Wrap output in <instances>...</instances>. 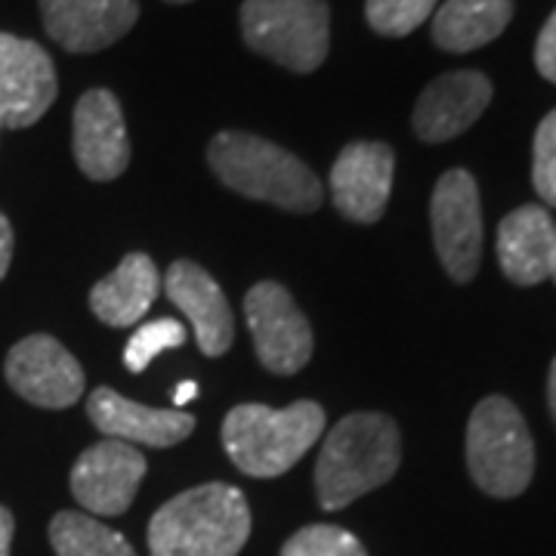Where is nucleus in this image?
<instances>
[{
    "label": "nucleus",
    "mask_w": 556,
    "mask_h": 556,
    "mask_svg": "<svg viewBox=\"0 0 556 556\" xmlns=\"http://www.w3.org/2000/svg\"><path fill=\"white\" fill-rule=\"evenodd\" d=\"M551 278L556 281V248H554V263H551Z\"/></svg>",
    "instance_id": "obj_31"
},
{
    "label": "nucleus",
    "mask_w": 556,
    "mask_h": 556,
    "mask_svg": "<svg viewBox=\"0 0 556 556\" xmlns=\"http://www.w3.org/2000/svg\"><path fill=\"white\" fill-rule=\"evenodd\" d=\"M43 31L68 53H97L139 20L137 0H38Z\"/></svg>",
    "instance_id": "obj_14"
},
{
    "label": "nucleus",
    "mask_w": 556,
    "mask_h": 556,
    "mask_svg": "<svg viewBox=\"0 0 556 556\" xmlns=\"http://www.w3.org/2000/svg\"><path fill=\"white\" fill-rule=\"evenodd\" d=\"M142 477L146 457L139 448L118 439H102L75 460L72 495L97 517H121L134 504Z\"/></svg>",
    "instance_id": "obj_11"
},
{
    "label": "nucleus",
    "mask_w": 556,
    "mask_h": 556,
    "mask_svg": "<svg viewBox=\"0 0 556 556\" xmlns=\"http://www.w3.org/2000/svg\"><path fill=\"white\" fill-rule=\"evenodd\" d=\"M467 467L485 495L517 497L535 473V445L519 408L504 396L479 402L467 424Z\"/></svg>",
    "instance_id": "obj_5"
},
{
    "label": "nucleus",
    "mask_w": 556,
    "mask_h": 556,
    "mask_svg": "<svg viewBox=\"0 0 556 556\" xmlns=\"http://www.w3.org/2000/svg\"><path fill=\"white\" fill-rule=\"evenodd\" d=\"M514 0H445L433 16V43L445 53H470L504 35Z\"/></svg>",
    "instance_id": "obj_20"
},
{
    "label": "nucleus",
    "mask_w": 556,
    "mask_h": 556,
    "mask_svg": "<svg viewBox=\"0 0 556 556\" xmlns=\"http://www.w3.org/2000/svg\"><path fill=\"white\" fill-rule=\"evenodd\" d=\"M402 439L393 417L356 412L334 424L316 460V495L321 510H343L356 497L396 477Z\"/></svg>",
    "instance_id": "obj_1"
},
{
    "label": "nucleus",
    "mask_w": 556,
    "mask_h": 556,
    "mask_svg": "<svg viewBox=\"0 0 556 556\" xmlns=\"http://www.w3.org/2000/svg\"><path fill=\"white\" fill-rule=\"evenodd\" d=\"M207 164L232 192L281 211L313 214L325 201L321 179L298 155L244 130H223L211 139Z\"/></svg>",
    "instance_id": "obj_3"
},
{
    "label": "nucleus",
    "mask_w": 556,
    "mask_h": 556,
    "mask_svg": "<svg viewBox=\"0 0 556 556\" xmlns=\"http://www.w3.org/2000/svg\"><path fill=\"white\" fill-rule=\"evenodd\" d=\"M492 102V80L482 72H445L433 84H427V90L417 97L415 124L417 139L424 142H448L460 137L464 130H470L482 112Z\"/></svg>",
    "instance_id": "obj_15"
},
{
    "label": "nucleus",
    "mask_w": 556,
    "mask_h": 556,
    "mask_svg": "<svg viewBox=\"0 0 556 556\" xmlns=\"http://www.w3.org/2000/svg\"><path fill=\"white\" fill-rule=\"evenodd\" d=\"M164 291L170 303L182 316L189 318L199 350L204 356H223L232 346V309L214 278L201 269L192 260H177L167 276H164Z\"/></svg>",
    "instance_id": "obj_17"
},
{
    "label": "nucleus",
    "mask_w": 556,
    "mask_h": 556,
    "mask_svg": "<svg viewBox=\"0 0 556 556\" xmlns=\"http://www.w3.org/2000/svg\"><path fill=\"white\" fill-rule=\"evenodd\" d=\"M281 556H368L362 541L340 526H306L291 535Z\"/></svg>",
    "instance_id": "obj_24"
},
{
    "label": "nucleus",
    "mask_w": 556,
    "mask_h": 556,
    "mask_svg": "<svg viewBox=\"0 0 556 556\" xmlns=\"http://www.w3.org/2000/svg\"><path fill=\"white\" fill-rule=\"evenodd\" d=\"M13 393L38 408H72L84 393V368L60 340L50 334L22 338L3 362Z\"/></svg>",
    "instance_id": "obj_9"
},
{
    "label": "nucleus",
    "mask_w": 556,
    "mask_h": 556,
    "mask_svg": "<svg viewBox=\"0 0 556 556\" xmlns=\"http://www.w3.org/2000/svg\"><path fill=\"white\" fill-rule=\"evenodd\" d=\"M195 396H199V383H192V380L179 383L177 390H174V402H177L179 412H182V405H186V402H192Z\"/></svg>",
    "instance_id": "obj_29"
},
{
    "label": "nucleus",
    "mask_w": 556,
    "mask_h": 556,
    "mask_svg": "<svg viewBox=\"0 0 556 556\" xmlns=\"http://www.w3.org/2000/svg\"><path fill=\"white\" fill-rule=\"evenodd\" d=\"M535 65L541 72V78H547L556 84V10L551 13V20L544 22L541 35L535 43Z\"/></svg>",
    "instance_id": "obj_26"
},
{
    "label": "nucleus",
    "mask_w": 556,
    "mask_h": 556,
    "mask_svg": "<svg viewBox=\"0 0 556 556\" xmlns=\"http://www.w3.org/2000/svg\"><path fill=\"white\" fill-rule=\"evenodd\" d=\"M241 35L260 56L309 75L328 60L331 47L328 0H244Z\"/></svg>",
    "instance_id": "obj_6"
},
{
    "label": "nucleus",
    "mask_w": 556,
    "mask_h": 556,
    "mask_svg": "<svg viewBox=\"0 0 556 556\" xmlns=\"http://www.w3.org/2000/svg\"><path fill=\"white\" fill-rule=\"evenodd\" d=\"M10 260H13V226H10V219L0 214V281L10 269Z\"/></svg>",
    "instance_id": "obj_27"
},
{
    "label": "nucleus",
    "mask_w": 556,
    "mask_h": 556,
    "mask_svg": "<svg viewBox=\"0 0 556 556\" xmlns=\"http://www.w3.org/2000/svg\"><path fill=\"white\" fill-rule=\"evenodd\" d=\"M325 433V408L318 402H294L269 408L260 402L236 405L223 420V448L241 473L273 479L288 473Z\"/></svg>",
    "instance_id": "obj_4"
},
{
    "label": "nucleus",
    "mask_w": 556,
    "mask_h": 556,
    "mask_svg": "<svg viewBox=\"0 0 556 556\" xmlns=\"http://www.w3.org/2000/svg\"><path fill=\"white\" fill-rule=\"evenodd\" d=\"M437 0H365V20L383 38H405L433 16Z\"/></svg>",
    "instance_id": "obj_22"
},
{
    "label": "nucleus",
    "mask_w": 556,
    "mask_h": 556,
    "mask_svg": "<svg viewBox=\"0 0 556 556\" xmlns=\"http://www.w3.org/2000/svg\"><path fill=\"white\" fill-rule=\"evenodd\" d=\"M13 529H16V522H13V514L0 504V556H10V544H13Z\"/></svg>",
    "instance_id": "obj_28"
},
{
    "label": "nucleus",
    "mask_w": 556,
    "mask_h": 556,
    "mask_svg": "<svg viewBox=\"0 0 556 556\" xmlns=\"http://www.w3.org/2000/svg\"><path fill=\"white\" fill-rule=\"evenodd\" d=\"M50 544L56 556H137L115 529L78 510H62L50 519Z\"/></svg>",
    "instance_id": "obj_21"
},
{
    "label": "nucleus",
    "mask_w": 556,
    "mask_h": 556,
    "mask_svg": "<svg viewBox=\"0 0 556 556\" xmlns=\"http://www.w3.org/2000/svg\"><path fill=\"white\" fill-rule=\"evenodd\" d=\"M72 152L80 174L97 182H112L127 170L130 139L112 90H87L78 100L72 115Z\"/></svg>",
    "instance_id": "obj_12"
},
{
    "label": "nucleus",
    "mask_w": 556,
    "mask_h": 556,
    "mask_svg": "<svg viewBox=\"0 0 556 556\" xmlns=\"http://www.w3.org/2000/svg\"><path fill=\"white\" fill-rule=\"evenodd\" d=\"M244 316L266 371L298 375L313 358V328L285 285L257 281L244 294Z\"/></svg>",
    "instance_id": "obj_7"
},
{
    "label": "nucleus",
    "mask_w": 556,
    "mask_h": 556,
    "mask_svg": "<svg viewBox=\"0 0 556 556\" xmlns=\"http://www.w3.org/2000/svg\"><path fill=\"white\" fill-rule=\"evenodd\" d=\"M87 417L102 439H118L127 445L170 448L195 430V417L179 408H149L130 402L112 387H100L87 399Z\"/></svg>",
    "instance_id": "obj_16"
},
{
    "label": "nucleus",
    "mask_w": 556,
    "mask_h": 556,
    "mask_svg": "<svg viewBox=\"0 0 556 556\" xmlns=\"http://www.w3.org/2000/svg\"><path fill=\"white\" fill-rule=\"evenodd\" d=\"M547 402H551V415L556 420V358L551 365V378H547Z\"/></svg>",
    "instance_id": "obj_30"
},
{
    "label": "nucleus",
    "mask_w": 556,
    "mask_h": 556,
    "mask_svg": "<svg viewBox=\"0 0 556 556\" xmlns=\"http://www.w3.org/2000/svg\"><path fill=\"white\" fill-rule=\"evenodd\" d=\"M396 155L387 142H350L331 167L334 207L353 223H378L393 189Z\"/></svg>",
    "instance_id": "obj_13"
},
{
    "label": "nucleus",
    "mask_w": 556,
    "mask_h": 556,
    "mask_svg": "<svg viewBox=\"0 0 556 556\" xmlns=\"http://www.w3.org/2000/svg\"><path fill=\"white\" fill-rule=\"evenodd\" d=\"M167 3H192V0H167Z\"/></svg>",
    "instance_id": "obj_32"
},
{
    "label": "nucleus",
    "mask_w": 556,
    "mask_h": 556,
    "mask_svg": "<svg viewBox=\"0 0 556 556\" xmlns=\"http://www.w3.org/2000/svg\"><path fill=\"white\" fill-rule=\"evenodd\" d=\"M60 93L50 53L35 40L0 31V127L38 124Z\"/></svg>",
    "instance_id": "obj_10"
},
{
    "label": "nucleus",
    "mask_w": 556,
    "mask_h": 556,
    "mask_svg": "<svg viewBox=\"0 0 556 556\" xmlns=\"http://www.w3.org/2000/svg\"><path fill=\"white\" fill-rule=\"evenodd\" d=\"M186 343V325H179L177 318H155L139 325L137 331L130 334L127 346H124V365L142 375L149 368V362L164 353V350H177Z\"/></svg>",
    "instance_id": "obj_23"
},
{
    "label": "nucleus",
    "mask_w": 556,
    "mask_h": 556,
    "mask_svg": "<svg viewBox=\"0 0 556 556\" xmlns=\"http://www.w3.org/2000/svg\"><path fill=\"white\" fill-rule=\"evenodd\" d=\"M556 223L547 207L522 204L497 226V263L514 285L532 288L551 278Z\"/></svg>",
    "instance_id": "obj_18"
},
{
    "label": "nucleus",
    "mask_w": 556,
    "mask_h": 556,
    "mask_svg": "<svg viewBox=\"0 0 556 556\" xmlns=\"http://www.w3.org/2000/svg\"><path fill=\"white\" fill-rule=\"evenodd\" d=\"M532 182L541 201L556 207V109L538 124L532 149Z\"/></svg>",
    "instance_id": "obj_25"
},
{
    "label": "nucleus",
    "mask_w": 556,
    "mask_h": 556,
    "mask_svg": "<svg viewBox=\"0 0 556 556\" xmlns=\"http://www.w3.org/2000/svg\"><path fill=\"white\" fill-rule=\"evenodd\" d=\"M159 288L161 276L152 257L127 254L112 276H105L93 285L90 309L109 328H130L149 313L152 300L159 298Z\"/></svg>",
    "instance_id": "obj_19"
},
{
    "label": "nucleus",
    "mask_w": 556,
    "mask_h": 556,
    "mask_svg": "<svg viewBox=\"0 0 556 556\" xmlns=\"http://www.w3.org/2000/svg\"><path fill=\"white\" fill-rule=\"evenodd\" d=\"M251 535V507L236 485L204 482L170 497L149 522L152 556H239Z\"/></svg>",
    "instance_id": "obj_2"
},
{
    "label": "nucleus",
    "mask_w": 556,
    "mask_h": 556,
    "mask_svg": "<svg viewBox=\"0 0 556 556\" xmlns=\"http://www.w3.org/2000/svg\"><path fill=\"white\" fill-rule=\"evenodd\" d=\"M433 241L445 273L455 281H470L479 269L482 254V207H479L477 179L467 170H445L439 177L430 201Z\"/></svg>",
    "instance_id": "obj_8"
}]
</instances>
